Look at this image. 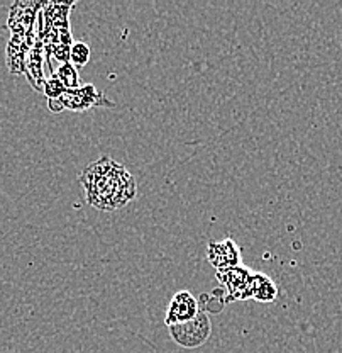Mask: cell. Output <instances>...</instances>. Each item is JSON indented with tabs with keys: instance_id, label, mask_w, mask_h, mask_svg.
<instances>
[{
	"instance_id": "cell-11",
	"label": "cell",
	"mask_w": 342,
	"mask_h": 353,
	"mask_svg": "<svg viewBox=\"0 0 342 353\" xmlns=\"http://www.w3.org/2000/svg\"><path fill=\"white\" fill-rule=\"evenodd\" d=\"M54 75L58 77L61 83H63L66 90H73V88H78L82 87L80 83V75H78V68H75L72 63H63L60 65V68L54 72Z\"/></svg>"
},
{
	"instance_id": "cell-10",
	"label": "cell",
	"mask_w": 342,
	"mask_h": 353,
	"mask_svg": "<svg viewBox=\"0 0 342 353\" xmlns=\"http://www.w3.org/2000/svg\"><path fill=\"white\" fill-rule=\"evenodd\" d=\"M278 297V285L271 277L261 272H255L251 282V299L257 303H275Z\"/></svg>"
},
{
	"instance_id": "cell-13",
	"label": "cell",
	"mask_w": 342,
	"mask_h": 353,
	"mask_svg": "<svg viewBox=\"0 0 342 353\" xmlns=\"http://www.w3.org/2000/svg\"><path fill=\"white\" fill-rule=\"evenodd\" d=\"M65 90H66L65 85L58 80V77L54 75V73L50 77V79H46V82H44V87H43V92L47 97V101H56V99H60L61 95H63Z\"/></svg>"
},
{
	"instance_id": "cell-6",
	"label": "cell",
	"mask_w": 342,
	"mask_h": 353,
	"mask_svg": "<svg viewBox=\"0 0 342 353\" xmlns=\"http://www.w3.org/2000/svg\"><path fill=\"white\" fill-rule=\"evenodd\" d=\"M207 260L217 270L237 267V265H241V246L233 238L209 241Z\"/></svg>"
},
{
	"instance_id": "cell-4",
	"label": "cell",
	"mask_w": 342,
	"mask_h": 353,
	"mask_svg": "<svg viewBox=\"0 0 342 353\" xmlns=\"http://www.w3.org/2000/svg\"><path fill=\"white\" fill-rule=\"evenodd\" d=\"M253 275H255V270L244 267L242 263L237 265V267L217 270L215 277L224 285V289H226L227 303L251 299Z\"/></svg>"
},
{
	"instance_id": "cell-9",
	"label": "cell",
	"mask_w": 342,
	"mask_h": 353,
	"mask_svg": "<svg viewBox=\"0 0 342 353\" xmlns=\"http://www.w3.org/2000/svg\"><path fill=\"white\" fill-rule=\"evenodd\" d=\"M43 53H44V46L38 39V41H36V46H32L31 50H29L28 57H25V68H24V73L28 75L31 85L39 92H43L44 82H46V79H44L43 75Z\"/></svg>"
},
{
	"instance_id": "cell-7",
	"label": "cell",
	"mask_w": 342,
	"mask_h": 353,
	"mask_svg": "<svg viewBox=\"0 0 342 353\" xmlns=\"http://www.w3.org/2000/svg\"><path fill=\"white\" fill-rule=\"evenodd\" d=\"M43 9V3L32 2H16L10 9L9 28L12 29V34H28L32 31L38 10Z\"/></svg>"
},
{
	"instance_id": "cell-5",
	"label": "cell",
	"mask_w": 342,
	"mask_h": 353,
	"mask_svg": "<svg viewBox=\"0 0 342 353\" xmlns=\"http://www.w3.org/2000/svg\"><path fill=\"white\" fill-rule=\"evenodd\" d=\"M198 312H200V306H198L197 297L186 289L178 290L170 299V304H168L167 314H164V325H182V323L193 319Z\"/></svg>"
},
{
	"instance_id": "cell-2",
	"label": "cell",
	"mask_w": 342,
	"mask_h": 353,
	"mask_svg": "<svg viewBox=\"0 0 342 353\" xmlns=\"http://www.w3.org/2000/svg\"><path fill=\"white\" fill-rule=\"evenodd\" d=\"M47 108L54 114L63 112V110L85 112V110L94 108H116V102L107 99V95L95 85L85 83V85L73 88V90H65L63 95L56 101H47Z\"/></svg>"
},
{
	"instance_id": "cell-12",
	"label": "cell",
	"mask_w": 342,
	"mask_h": 353,
	"mask_svg": "<svg viewBox=\"0 0 342 353\" xmlns=\"http://www.w3.org/2000/svg\"><path fill=\"white\" fill-rule=\"evenodd\" d=\"M90 46L83 41H76L72 44V50H70V63L75 68H82L90 61Z\"/></svg>"
},
{
	"instance_id": "cell-1",
	"label": "cell",
	"mask_w": 342,
	"mask_h": 353,
	"mask_svg": "<svg viewBox=\"0 0 342 353\" xmlns=\"http://www.w3.org/2000/svg\"><path fill=\"white\" fill-rule=\"evenodd\" d=\"M78 180L85 190L87 202L98 211H119L138 196L134 175L110 157L87 165Z\"/></svg>"
},
{
	"instance_id": "cell-3",
	"label": "cell",
	"mask_w": 342,
	"mask_h": 353,
	"mask_svg": "<svg viewBox=\"0 0 342 353\" xmlns=\"http://www.w3.org/2000/svg\"><path fill=\"white\" fill-rule=\"evenodd\" d=\"M171 340L182 348H198L209 340L212 333V323L207 312L200 311L193 319L182 325L168 326Z\"/></svg>"
},
{
	"instance_id": "cell-8",
	"label": "cell",
	"mask_w": 342,
	"mask_h": 353,
	"mask_svg": "<svg viewBox=\"0 0 342 353\" xmlns=\"http://www.w3.org/2000/svg\"><path fill=\"white\" fill-rule=\"evenodd\" d=\"M75 7V2L68 3H43V19L44 26L56 31H70V10Z\"/></svg>"
}]
</instances>
